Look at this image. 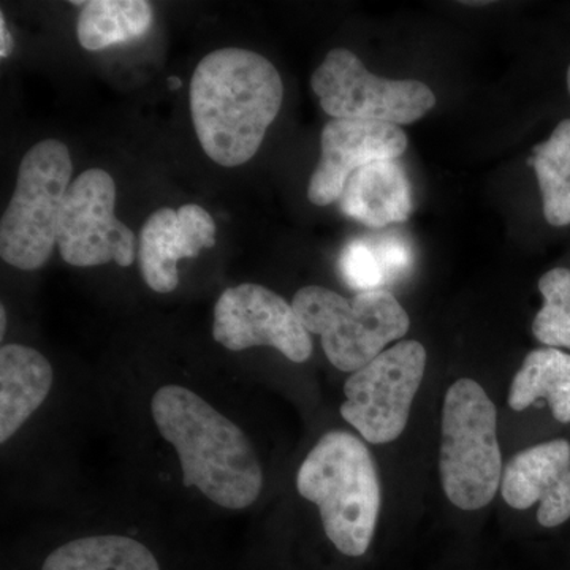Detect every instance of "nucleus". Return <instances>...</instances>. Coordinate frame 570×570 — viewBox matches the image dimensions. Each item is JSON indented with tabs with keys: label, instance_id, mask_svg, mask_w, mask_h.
I'll list each match as a JSON object with an SVG mask.
<instances>
[{
	"label": "nucleus",
	"instance_id": "1",
	"mask_svg": "<svg viewBox=\"0 0 570 570\" xmlns=\"http://www.w3.org/2000/svg\"><path fill=\"white\" fill-rule=\"evenodd\" d=\"M283 100V78L264 56L243 48L209 52L190 81L195 134L206 156L228 168L249 163Z\"/></svg>",
	"mask_w": 570,
	"mask_h": 570
},
{
	"label": "nucleus",
	"instance_id": "2",
	"mask_svg": "<svg viewBox=\"0 0 570 570\" xmlns=\"http://www.w3.org/2000/svg\"><path fill=\"white\" fill-rule=\"evenodd\" d=\"M157 430L174 445L184 487H195L209 501L230 510L247 509L261 497L264 471L250 439L198 396L179 385L154 393Z\"/></svg>",
	"mask_w": 570,
	"mask_h": 570
},
{
	"label": "nucleus",
	"instance_id": "3",
	"mask_svg": "<svg viewBox=\"0 0 570 570\" xmlns=\"http://www.w3.org/2000/svg\"><path fill=\"white\" fill-rule=\"evenodd\" d=\"M296 490L317 505L326 538L346 557H363L373 542L381 485L370 450L347 431L324 434L296 474Z\"/></svg>",
	"mask_w": 570,
	"mask_h": 570
},
{
	"label": "nucleus",
	"instance_id": "4",
	"mask_svg": "<svg viewBox=\"0 0 570 570\" xmlns=\"http://www.w3.org/2000/svg\"><path fill=\"white\" fill-rule=\"evenodd\" d=\"M439 472L445 497L461 510L489 505L501 489L498 411L472 379H459L442 407Z\"/></svg>",
	"mask_w": 570,
	"mask_h": 570
},
{
	"label": "nucleus",
	"instance_id": "5",
	"mask_svg": "<svg viewBox=\"0 0 570 570\" xmlns=\"http://www.w3.org/2000/svg\"><path fill=\"white\" fill-rule=\"evenodd\" d=\"M296 316L311 335L322 337L326 358L344 373L373 362L393 341L406 336L411 318L389 291L347 299L330 288L307 285L294 296Z\"/></svg>",
	"mask_w": 570,
	"mask_h": 570
},
{
	"label": "nucleus",
	"instance_id": "6",
	"mask_svg": "<svg viewBox=\"0 0 570 570\" xmlns=\"http://www.w3.org/2000/svg\"><path fill=\"white\" fill-rule=\"evenodd\" d=\"M70 151L62 141L33 145L18 168L17 187L0 223L2 261L33 272L50 261L58 245V223L70 187Z\"/></svg>",
	"mask_w": 570,
	"mask_h": 570
},
{
	"label": "nucleus",
	"instance_id": "7",
	"mask_svg": "<svg viewBox=\"0 0 570 570\" xmlns=\"http://www.w3.org/2000/svg\"><path fill=\"white\" fill-rule=\"evenodd\" d=\"M311 88L333 119L404 126L433 110L436 96L417 80H390L363 66L355 52L335 48L314 71Z\"/></svg>",
	"mask_w": 570,
	"mask_h": 570
},
{
	"label": "nucleus",
	"instance_id": "8",
	"mask_svg": "<svg viewBox=\"0 0 570 570\" xmlns=\"http://www.w3.org/2000/svg\"><path fill=\"white\" fill-rule=\"evenodd\" d=\"M426 370V348L401 341L355 371L344 384L341 415L371 444H389L406 430Z\"/></svg>",
	"mask_w": 570,
	"mask_h": 570
},
{
	"label": "nucleus",
	"instance_id": "9",
	"mask_svg": "<svg viewBox=\"0 0 570 570\" xmlns=\"http://www.w3.org/2000/svg\"><path fill=\"white\" fill-rule=\"evenodd\" d=\"M116 184L102 168H89L70 184L58 223V247L71 266L134 264L137 238L115 216Z\"/></svg>",
	"mask_w": 570,
	"mask_h": 570
},
{
	"label": "nucleus",
	"instance_id": "10",
	"mask_svg": "<svg viewBox=\"0 0 570 570\" xmlns=\"http://www.w3.org/2000/svg\"><path fill=\"white\" fill-rule=\"evenodd\" d=\"M213 337L228 351L268 346L294 363L313 355L311 333L294 306L258 284L225 288L214 306Z\"/></svg>",
	"mask_w": 570,
	"mask_h": 570
},
{
	"label": "nucleus",
	"instance_id": "11",
	"mask_svg": "<svg viewBox=\"0 0 570 570\" xmlns=\"http://www.w3.org/2000/svg\"><path fill=\"white\" fill-rule=\"evenodd\" d=\"M407 135L395 124L333 119L321 137V160L307 186L311 204L340 200L355 171L379 160H397L407 149Z\"/></svg>",
	"mask_w": 570,
	"mask_h": 570
},
{
	"label": "nucleus",
	"instance_id": "12",
	"mask_svg": "<svg viewBox=\"0 0 570 570\" xmlns=\"http://www.w3.org/2000/svg\"><path fill=\"white\" fill-rule=\"evenodd\" d=\"M216 245V223L198 205L160 208L142 224L138 262L142 279L157 294H170L179 285L178 262L194 258Z\"/></svg>",
	"mask_w": 570,
	"mask_h": 570
},
{
	"label": "nucleus",
	"instance_id": "13",
	"mask_svg": "<svg viewBox=\"0 0 570 570\" xmlns=\"http://www.w3.org/2000/svg\"><path fill=\"white\" fill-rule=\"evenodd\" d=\"M502 498L510 508L539 504L538 521L557 528L570 519V444L566 439L542 442L517 453L502 471Z\"/></svg>",
	"mask_w": 570,
	"mask_h": 570
},
{
	"label": "nucleus",
	"instance_id": "14",
	"mask_svg": "<svg viewBox=\"0 0 570 570\" xmlns=\"http://www.w3.org/2000/svg\"><path fill=\"white\" fill-rule=\"evenodd\" d=\"M337 204L344 216L373 230L406 223L414 209L411 181L397 160L360 168L348 178Z\"/></svg>",
	"mask_w": 570,
	"mask_h": 570
},
{
	"label": "nucleus",
	"instance_id": "15",
	"mask_svg": "<svg viewBox=\"0 0 570 570\" xmlns=\"http://www.w3.org/2000/svg\"><path fill=\"white\" fill-rule=\"evenodd\" d=\"M55 381L51 363L36 348H0V442L6 444L45 403Z\"/></svg>",
	"mask_w": 570,
	"mask_h": 570
},
{
	"label": "nucleus",
	"instance_id": "16",
	"mask_svg": "<svg viewBox=\"0 0 570 570\" xmlns=\"http://www.w3.org/2000/svg\"><path fill=\"white\" fill-rule=\"evenodd\" d=\"M414 250L397 232L367 234L351 239L337 258V272L352 291H387L411 272Z\"/></svg>",
	"mask_w": 570,
	"mask_h": 570
},
{
	"label": "nucleus",
	"instance_id": "17",
	"mask_svg": "<svg viewBox=\"0 0 570 570\" xmlns=\"http://www.w3.org/2000/svg\"><path fill=\"white\" fill-rule=\"evenodd\" d=\"M546 400L560 423H570V355L560 348H535L513 376L509 406L521 412Z\"/></svg>",
	"mask_w": 570,
	"mask_h": 570
},
{
	"label": "nucleus",
	"instance_id": "18",
	"mask_svg": "<svg viewBox=\"0 0 570 570\" xmlns=\"http://www.w3.org/2000/svg\"><path fill=\"white\" fill-rule=\"evenodd\" d=\"M71 6L81 7L78 40L88 51H102L138 39L153 24V7L145 0H91Z\"/></svg>",
	"mask_w": 570,
	"mask_h": 570
},
{
	"label": "nucleus",
	"instance_id": "19",
	"mask_svg": "<svg viewBox=\"0 0 570 570\" xmlns=\"http://www.w3.org/2000/svg\"><path fill=\"white\" fill-rule=\"evenodd\" d=\"M41 570H160L138 540L126 535H91L70 540L50 553Z\"/></svg>",
	"mask_w": 570,
	"mask_h": 570
},
{
	"label": "nucleus",
	"instance_id": "20",
	"mask_svg": "<svg viewBox=\"0 0 570 570\" xmlns=\"http://www.w3.org/2000/svg\"><path fill=\"white\" fill-rule=\"evenodd\" d=\"M530 164L538 176L547 223L566 227L570 224V119L535 146Z\"/></svg>",
	"mask_w": 570,
	"mask_h": 570
},
{
	"label": "nucleus",
	"instance_id": "21",
	"mask_svg": "<svg viewBox=\"0 0 570 570\" xmlns=\"http://www.w3.org/2000/svg\"><path fill=\"white\" fill-rule=\"evenodd\" d=\"M543 306L532 322L535 340L570 351V269L553 268L539 281Z\"/></svg>",
	"mask_w": 570,
	"mask_h": 570
},
{
	"label": "nucleus",
	"instance_id": "22",
	"mask_svg": "<svg viewBox=\"0 0 570 570\" xmlns=\"http://www.w3.org/2000/svg\"><path fill=\"white\" fill-rule=\"evenodd\" d=\"M0 37H2V40H0V58H10L14 48V40L9 28H7L6 14L3 13H0Z\"/></svg>",
	"mask_w": 570,
	"mask_h": 570
},
{
	"label": "nucleus",
	"instance_id": "23",
	"mask_svg": "<svg viewBox=\"0 0 570 570\" xmlns=\"http://www.w3.org/2000/svg\"><path fill=\"white\" fill-rule=\"evenodd\" d=\"M6 328H7V311H6V306L2 305V307H0V336L3 337V335H6Z\"/></svg>",
	"mask_w": 570,
	"mask_h": 570
},
{
	"label": "nucleus",
	"instance_id": "24",
	"mask_svg": "<svg viewBox=\"0 0 570 570\" xmlns=\"http://www.w3.org/2000/svg\"><path fill=\"white\" fill-rule=\"evenodd\" d=\"M168 82H170L171 89H178L179 86H181V80H179V78H170V80H168Z\"/></svg>",
	"mask_w": 570,
	"mask_h": 570
},
{
	"label": "nucleus",
	"instance_id": "25",
	"mask_svg": "<svg viewBox=\"0 0 570 570\" xmlns=\"http://www.w3.org/2000/svg\"><path fill=\"white\" fill-rule=\"evenodd\" d=\"M568 89H569V94H570V66H569V70H568Z\"/></svg>",
	"mask_w": 570,
	"mask_h": 570
}]
</instances>
